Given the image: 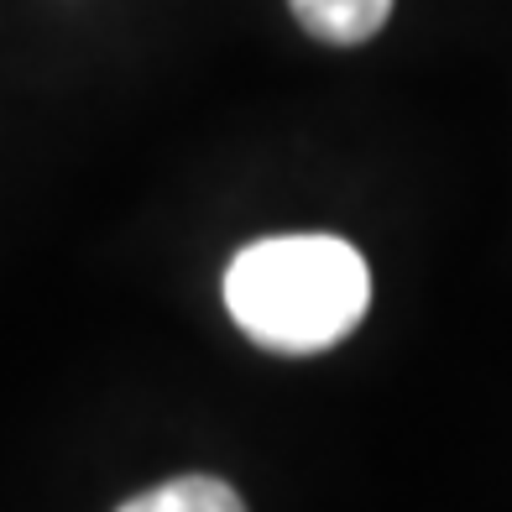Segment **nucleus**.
I'll return each mask as SVG.
<instances>
[{"instance_id":"f257e3e1","label":"nucleus","mask_w":512,"mask_h":512,"mask_svg":"<svg viewBox=\"0 0 512 512\" xmlns=\"http://www.w3.org/2000/svg\"><path fill=\"white\" fill-rule=\"evenodd\" d=\"M225 309L277 356L330 351L371 309L366 256L340 236H267L225 267Z\"/></svg>"},{"instance_id":"f03ea898","label":"nucleus","mask_w":512,"mask_h":512,"mask_svg":"<svg viewBox=\"0 0 512 512\" xmlns=\"http://www.w3.org/2000/svg\"><path fill=\"white\" fill-rule=\"evenodd\" d=\"M288 6L309 37L335 42V48L371 42L392 16V0H288Z\"/></svg>"},{"instance_id":"7ed1b4c3","label":"nucleus","mask_w":512,"mask_h":512,"mask_svg":"<svg viewBox=\"0 0 512 512\" xmlns=\"http://www.w3.org/2000/svg\"><path fill=\"white\" fill-rule=\"evenodd\" d=\"M115 512H246V502L220 476H178V481H162L152 492L121 502Z\"/></svg>"}]
</instances>
